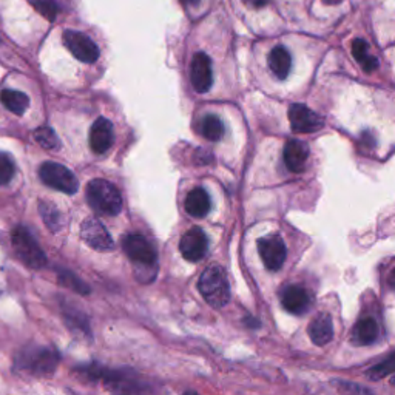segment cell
Masks as SVG:
<instances>
[{
    "label": "cell",
    "instance_id": "52a82bcc",
    "mask_svg": "<svg viewBox=\"0 0 395 395\" xmlns=\"http://www.w3.org/2000/svg\"><path fill=\"white\" fill-rule=\"evenodd\" d=\"M62 39H64L65 47L68 48L71 55H73L77 60L84 62V64H93V62L99 59L97 45L90 39L87 34L67 30L64 31Z\"/></svg>",
    "mask_w": 395,
    "mask_h": 395
},
{
    "label": "cell",
    "instance_id": "e0dca14e",
    "mask_svg": "<svg viewBox=\"0 0 395 395\" xmlns=\"http://www.w3.org/2000/svg\"><path fill=\"white\" fill-rule=\"evenodd\" d=\"M212 202L207 192L204 188L198 187L187 195L185 198V210L193 218H204L210 212Z\"/></svg>",
    "mask_w": 395,
    "mask_h": 395
},
{
    "label": "cell",
    "instance_id": "8fae6325",
    "mask_svg": "<svg viewBox=\"0 0 395 395\" xmlns=\"http://www.w3.org/2000/svg\"><path fill=\"white\" fill-rule=\"evenodd\" d=\"M289 121H291V129L295 133H313L323 129L325 121L321 116H318L315 112L310 110L309 107L303 104H293L289 109Z\"/></svg>",
    "mask_w": 395,
    "mask_h": 395
},
{
    "label": "cell",
    "instance_id": "d4e9b609",
    "mask_svg": "<svg viewBox=\"0 0 395 395\" xmlns=\"http://www.w3.org/2000/svg\"><path fill=\"white\" fill-rule=\"evenodd\" d=\"M58 276H59V283L62 286H67V287H70V289H73L75 292L82 293V295H88L90 293V287L84 281H80L73 272L60 271Z\"/></svg>",
    "mask_w": 395,
    "mask_h": 395
},
{
    "label": "cell",
    "instance_id": "d6a6232c",
    "mask_svg": "<svg viewBox=\"0 0 395 395\" xmlns=\"http://www.w3.org/2000/svg\"><path fill=\"white\" fill-rule=\"evenodd\" d=\"M181 2H183L184 5H192V6H193V5L200 4V0H181Z\"/></svg>",
    "mask_w": 395,
    "mask_h": 395
},
{
    "label": "cell",
    "instance_id": "5bb4252c",
    "mask_svg": "<svg viewBox=\"0 0 395 395\" xmlns=\"http://www.w3.org/2000/svg\"><path fill=\"white\" fill-rule=\"evenodd\" d=\"M281 304L293 315H303L312 306V295L301 286H287L281 293Z\"/></svg>",
    "mask_w": 395,
    "mask_h": 395
},
{
    "label": "cell",
    "instance_id": "30bf717a",
    "mask_svg": "<svg viewBox=\"0 0 395 395\" xmlns=\"http://www.w3.org/2000/svg\"><path fill=\"white\" fill-rule=\"evenodd\" d=\"M209 239L204 230L200 227H192L187 230L181 241H179V252L184 256V259L190 263H198L207 254Z\"/></svg>",
    "mask_w": 395,
    "mask_h": 395
},
{
    "label": "cell",
    "instance_id": "8992f818",
    "mask_svg": "<svg viewBox=\"0 0 395 395\" xmlns=\"http://www.w3.org/2000/svg\"><path fill=\"white\" fill-rule=\"evenodd\" d=\"M39 176L45 185L62 193L75 195L79 188V181L75 173L58 163H43L39 168Z\"/></svg>",
    "mask_w": 395,
    "mask_h": 395
},
{
    "label": "cell",
    "instance_id": "277c9868",
    "mask_svg": "<svg viewBox=\"0 0 395 395\" xmlns=\"http://www.w3.org/2000/svg\"><path fill=\"white\" fill-rule=\"evenodd\" d=\"M11 241L16 255L21 258V261L31 269H42L47 264V255L38 244V241L33 238L31 233L25 227H16L11 233Z\"/></svg>",
    "mask_w": 395,
    "mask_h": 395
},
{
    "label": "cell",
    "instance_id": "9c48e42d",
    "mask_svg": "<svg viewBox=\"0 0 395 395\" xmlns=\"http://www.w3.org/2000/svg\"><path fill=\"white\" fill-rule=\"evenodd\" d=\"M80 237L97 252H110L114 249V241L104 224L96 218H87L80 226Z\"/></svg>",
    "mask_w": 395,
    "mask_h": 395
},
{
    "label": "cell",
    "instance_id": "603a6c76",
    "mask_svg": "<svg viewBox=\"0 0 395 395\" xmlns=\"http://www.w3.org/2000/svg\"><path fill=\"white\" fill-rule=\"evenodd\" d=\"M33 138L36 139V142H38L40 147L47 148V150H58L60 147L58 134L53 131L50 127L36 129L34 133H33Z\"/></svg>",
    "mask_w": 395,
    "mask_h": 395
},
{
    "label": "cell",
    "instance_id": "1f68e13d",
    "mask_svg": "<svg viewBox=\"0 0 395 395\" xmlns=\"http://www.w3.org/2000/svg\"><path fill=\"white\" fill-rule=\"evenodd\" d=\"M323 4H326V5H338L343 2V0H321Z\"/></svg>",
    "mask_w": 395,
    "mask_h": 395
},
{
    "label": "cell",
    "instance_id": "4316f807",
    "mask_svg": "<svg viewBox=\"0 0 395 395\" xmlns=\"http://www.w3.org/2000/svg\"><path fill=\"white\" fill-rule=\"evenodd\" d=\"M40 215L43 221L47 222V226L51 232H56L60 229V218H59V212L55 207V205H51L48 202H40Z\"/></svg>",
    "mask_w": 395,
    "mask_h": 395
},
{
    "label": "cell",
    "instance_id": "5b68a950",
    "mask_svg": "<svg viewBox=\"0 0 395 395\" xmlns=\"http://www.w3.org/2000/svg\"><path fill=\"white\" fill-rule=\"evenodd\" d=\"M122 247L136 271H148L156 264V250L141 233H129L122 241Z\"/></svg>",
    "mask_w": 395,
    "mask_h": 395
},
{
    "label": "cell",
    "instance_id": "484cf974",
    "mask_svg": "<svg viewBox=\"0 0 395 395\" xmlns=\"http://www.w3.org/2000/svg\"><path fill=\"white\" fill-rule=\"evenodd\" d=\"M394 372H395V354H392L389 358H386L384 362L371 367L369 372H367V377L372 380H380Z\"/></svg>",
    "mask_w": 395,
    "mask_h": 395
},
{
    "label": "cell",
    "instance_id": "4fadbf2b",
    "mask_svg": "<svg viewBox=\"0 0 395 395\" xmlns=\"http://www.w3.org/2000/svg\"><path fill=\"white\" fill-rule=\"evenodd\" d=\"M113 141V124L105 118L96 119V122L92 125V130H90V148L96 155H104L112 148Z\"/></svg>",
    "mask_w": 395,
    "mask_h": 395
},
{
    "label": "cell",
    "instance_id": "83f0119b",
    "mask_svg": "<svg viewBox=\"0 0 395 395\" xmlns=\"http://www.w3.org/2000/svg\"><path fill=\"white\" fill-rule=\"evenodd\" d=\"M14 172H16V167L13 159L5 153H0V185H5L10 183L14 176Z\"/></svg>",
    "mask_w": 395,
    "mask_h": 395
},
{
    "label": "cell",
    "instance_id": "7a4b0ae2",
    "mask_svg": "<svg viewBox=\"0 0 395 395\" xmlns=\"http://www.w3.org/2000/svg\"><path fill=\"white\" fill-rule=\"evenodd\" d=\"M87 201L93 210L107 217H116L122 210L121 192L105 179H93L88 183Z\"/></svg>",
    "mask_w": 395,
    "mask_h": 395
},
{
    "label": "cell",
    "instance_id": "ac0fdd59",
    "mask_svg": "<svg viewBox=\"0 0 395 395\" xmlns=\"http://www.w3.org/2000/svg\"><path fill=\"white\" fill-rule=\"evenodd\" d=\"M379 335H380L379 323H377L374 318L367 317L360 320L355 325L352 332V340L357 345L367 346V345H372L374 341L379 338Z\"/></svg>",
    "mask_w": 395,
    "mask_h": 395
},
{
    "label": "cell",
    "instance_id": "836d02e7",
    "mask_svg": "<svg viewBox=\"0 0 395 395\" xmlns=\"http://www.w3.org/2000/svg\"><path fill=\"white\" fill-rule=\"evenodd\" d=\"M391 383H392V386H395V377H394V379L391 380Z\"/></svg>",
    "mask_w": 395,
    "mask_h": 395
},
{
    "label": "cell",
    "instance_id": "f1b7e54d",
    "mask_svg": "<svg viewBox=\"0 0 395 395\" xmlns=\"http://www.w3.org/2000/svg\"><path fill=\"white\" fill-rule=\"evenodd\" d=\"M65 313H67V325L71 329H75V326H76L77 330L88 334V323H87V318H84L82 313H79V312L71 313V310H65Z\"/></svg>",
    "mask_w": 395,
    "mask_h": 395
},
{
    "label": "cell",
    "instance_id": "6da1fadb",
    "mask_svg": "<svg viewBox=\"0 0 395 395\" xmlns=\"http://www.w3.org/2000/svg\"><path fill=\"white\" fill-rule=\"evenodd\" d=\"M198 289L212 308L221 309L230 301L229 280L221 266L213 264L205 269L198 281Z\"/></svg>",
    "mask_w": 395,
    "mask_h": 395
},
{
    "label": "cell",
    "instance_id": "4dcf8cb0",
    "mask_svg": "<svg viewBox=\"0 0 395 395\" xmlns=\"http://www.w3.org/2000/svg\"><path fill=\"white\" fill-rule=\"evenodd\" d=\"M388 281H389V286L392 287V291L395 292V267L391 271L389 274V278H388Z\"/></svg>",
    "mask_w": 395,
    "mask_h": 395
},
{
    "label": "cell",
    "instance_id": "44dd1931",
    "mask_svg": "<svg viewBox=\"0 0 395 395\" xmlns=\"http://www.w3.org/2000/svg\"><path fill=\"white\" fill-rule=\"evenodd\" d=\"M352 55L355 60L363 67L366 73H372L377 68H379V60L369 55V48H367V43L363 39H355L352 43Z\"/></svg>",
    "mask_w": 395,
    "mask_h": 395
},
{
    "label": "cell",
    "instance_id": "3957f363",
    "mask_svg": "<svg viewBox=\"0 0 395 395\" xmlns=\"http://www.w3.org/2000/svg\"><path fill=\"white\" fill-rule=\"evenodd\" d=\"M59 364V352L50 347H28L17 357V366L21 371L36 377L50 375Z\"/></svg>",
    "mask_w": 395,
    "mask_h": 395
},
{
    "label": "cell",
    "instance_id": "7c38bea8",
    "mask_svg": "<svg viewBox=\"0 0 395 395\" xmlns=\"http://www.w3.org/2000/svg\"><path fill=\"white\" fill-rule=\"evenodd\" d=\"M190 80L198 93H207L213 84L212 60L205 53H196L190 64Z\"/></svg>",
    "mask_w": 395,
    "mask_h": 395
},
{
    "label": "cell",
    "instance_id": "f546056e",
    "mask_svg": "<svg viewBox=\"0 0 395 395\" xmlns=\"http://www.w3.org/2000/svg\"><path fill=\"white\" fill-rule=\"evenodd\" d=\"M244 2L249 5V6H252V8H263L266 6L271 0H244Z\"/></svg>",
    "mask_w": 395,
    "mask_h": 395
},
{
    "label": "cell",
    "instance_id": "ba28073f",
    "mask_svg": "<svg viewBox=\"0 0 395 395\" xmlns=\"http://www.w3.org/2000/svg\"><path fill=\"white\" fill-rule=\"evenodd\" d=\"M258 252L264 266L272 272L280 271L287 256V249L280 235H267L264 238H259Z\"/></svg>",
    "mask_w": 395,
    "mask_h": 395
},
{
    "label": "cell",
    "instance_id": "ffe728a7",
    "mask_svg": "<svg viewBox=\"0 0 395 395\" xmlns=\"http://www.w3.org/2000/svg\"><path fill=\"white\" fill-rule=\"evenodd\" d=\"M0 101H2V104L8 110L17 116H22L30 107L28 96L22 92H17V90H10V88L2 90V93H0Z\"/></svg>",
    "mask_w": 395,
    "mask_h": 395
},
{
    "label": "cell",
    "instance_id": "2e32d148",
    "mask_svg": "<svg viewBox=\"0 0 395 395\" xmlns=\"http://www.w3.org/2000/svg\"><path fill=\"white\" fill-rule=\"evenodd\" d=\"M308 332L313 345L325 346L330 343L332 338H334V325H332V318L328 315V313H320V315H317L312 320V323L308 328Z\"/></svg>",
    "mask_w": 395,
    "mask_h": 395
},
{
    "label": "cell",
    "instance_id": "d6986e66",
    "mask_svg": "<svg viewBox=\"0 0 395 395\" xmlns=\"http://www.w3.org/2000/svg\"><path fill=\"white\" fill-rule=\"evenodd\" d=\"M269 68L278 79H286L291 73L292 58L284 47H275L269 55Z\"/></svg>",
    "mask_w": 395,
    "mask_h": 395
},
{
    "label": "cell",
    "instance_id": "cb8c5ba5",
    "mask_svg": "<svg viewBox=\"0 0 395 395\" xmlns=\"http://www.w3.org/2000/svg\"><path fill=\"white\" fill-rule=\"evenodd\" d=\"M28 2L33 5L36 11L45 17V19L50 22L56 21L59 14V5L56 0H28Z\"/></svg>",
    "mask_w": 395,
    "mask_h": 395
},
{
    "label": "cell",
    "instance_id": "9a60e30c",
    "mask_svg": "<svg viewBox=\"0 0 395 395\" xmlns=\"http://www.w3.org/2000/svg\"><path fill=\"white\" fill-rule=\"evenodd\" d=\"M283 159L286 167L293 173H301L309 159V147L303 141L291 139L284 146Z\"/></svg>",
    "mask_w": 395,
    "mask_h": 395
},
{
    "label": "cell",
    "instance_id": "7402d4cb",
    "mask_svg": "<svg viewBox=\"0 0 395 395\" xmlns=\"http://www.w3.org/2000/svg\"><path fill=\"white\" fill-rule=\"evenodd\" d=\"M201 131L205 139L209 141H220L224 134V124L222 121L215 114H207L202 119Z\"/></svg>",
    "mask_w": 395,
    "mask_h": 395
}]
</instances>
